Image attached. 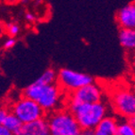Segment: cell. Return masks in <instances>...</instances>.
<instances>
[{
    "label": "cell",
    "mask_w": 135,
    "mask_h": 135,
    "mask_svg": "<svg viewBox=\"0 0 135 135\" xmlns=\"http://www.w3.org/2000/svg\"><path fill=\"white\" fill-rule=\"evenodd\" d=\"M23 95L33 99L45 113H52L64 105L66 94L57 83L41 84L34 81L23 91Z\"/></svg>",
    "instance_id": "6da1fadb"
},
{
    "label": "cell",
    "mask_w": 135,
    "mask_h": 135,
    "mask_svg": "<svg viewBox=\"0 0 135 135\" xmlns=\"http://www.w3.org/2000/svg\"><path fill=\"white\" fill-rule=\"evenodd\" d=\"M65 109L70 110L81 128H94L108 116V108L103 101L89 104H69Z\"/></svg>",
    "instance_id": "7a4b0ae2"
},
{
    "label": "cell",
    "mask_w": 135,
    "mask_h": 135,
    "mask_svg": "<svg viewBox=\"0 0 135 135\" xmlns=\"http://www.w3.org/2000/svg\"><path fill=\"white\" fill-rule=\"evenodd\" d=\"M45 117L50 135H79L82 129L73 113L65 108L49 113Z\"/></svg>",
    "instance_id": "3957f363"
},
{
    "label": "cell",
    "mask_w": 135,
    "mask_h": 135,
    "mask_svg": "<svg viewBox=\"0 0 135 135\" xmlns=\"http://www.w3.org/2000/svg\"><path fill=\"white\" fill-rule=\"evenodd\" d=\"M11 113L21 120L23 124L45 118V113L43 108L33 99L23 95L11 106Z\"/></svg>",
    "instance_id": "277c9868"
},
{
    "label": "cell",
    "mask_w": 135,
    "mask_h": 135,
    "mask_svg": "<svg viewBox=\"0 0 135 135\" xmlns=\"http://www.w3.org/2000/svg\"><path fill=\"white\" fill-rule=\"evenodd\" d=\"M110 102L115 113L128 119L135 113V91L121 87L115 90L110 97Z\"/></svg>",
    "instance_id": "5b68a950"
},
{
    "label": "cell",
    "mask_w": 135,
    "mask_h": 135,
    "mask_svg": "<svg viewBox=\"0 0 135 135\" xmlns=\"http://www.w3.org/2000/svg\"><path fill=\"white\" fill-rule=\"evenodd\" d=\"M92 82H94V79L85 73L78 72L68 68H61L58 72L57 84L66 95Z\"/></svg>",
    "instance_id": "8992f818"
},
{
    "label": "cell",
    "mask_w": 135,
    "mask_h": 135,
    "mask_svg": "<svg viewBox=\"0 0 135 135\" xmlns=\"http://www.w3.org/2000/svg\"><path fill=\"white\" fill-rule=\"evenodd\" d=\"M103 91L98 84L92 82L79 88L74 92L67 94L64 106L69 104H89L102 101Z\"/></svg>",
    "instance_id": "52a82bcc"
},
{
    "label": "cell",
    "mask_w": 135,
    "mask_h": 135,
    "mask_svg": "<svg viewBox=\"0 0 135 135\" xmlns=\"http://www.w3.org/2000/svg\"><path fill=\"white\" fill-rule=\"evenodd\" d=\"M18 135H50L46 117L23 124Z\"/></svg>",
    "instance_id": "ba28073f"
},
{
    "label": "cell",
    "mask_w": 135,
    "mask_h": 135,
    "mask_svg": "<svg viewBox=\"0 0 135 135\" xmlns=\"http://www.w3.org/2000/svg\"><path fill=\"white\" fill-rule=\"evenodd\" d=\"M116 22L121 28H135V2L129 3L118 11Z\"/></svg>",
    "instance_id": "9c48e42d"
},
{
    "label": "cell",
    "mask_w": 135,
    "mask_h": 135,
    "mask_svg": "<svg viewBox=\"0 0 135 135\" xmlns=\"http://www.w3.org/2000/svg\"><path fill=\"white\" fill-rule=\"evenodd\" d=\"M119 43L128 53L135 52V28H121L119 31Z\"/></svg>",
    "instance_id": "30bf717a"
},
{
    "label": "cell",
    "mask_w": 135,
    "mask_h": 135,
    "mask_svg": "<svg viewBox=\"0 0 135 135\" xmlns=\"http://www.w3.org/2000/svg\"><path fill=\"white\" fill-rule=\"evenodd\" d=\"M118 122L114 117L106 116L95 128L94 135H115Z\"/></svg>",
    "instance_id": "8fae6325"
},
{
    "label": "cell",
    "mask_w": 135,
    "mask_h": 135,
    "mask_svg": "<svg viewBox=\"0 0 135 135\" xmlns=\"http://www.w3.org/2000/svg\"><path fill=\"white\" fill-rule=\"evenodd\" d=\"M2 125H4L8 129L11 131L14 135H18L19 131H20L21 128L23 126V123L21 120L15 114L11 113H8V114L5 117L4 121H3Z\"/></svg>",
    "instance_id": "7c38bea8"
},
{
    "label": "cell",
    "mask_w": 135,
    "mask_h": 135,
    "mask_svg": "<svg viewBox=\"0 0 135 135\" xmlns=\"http://www.w3.org/2000/svg\"><path fill=\"white\" fill-rule=\"evenodd\" d=\"M57 79H58V72H56L52 68H48L35 80V82L41 84H55L57 83Z\"/></svg>",
    "instance_id": "4fadbf2b"
},
{
    "label": "cell",
    "mask_w": 135,
    "mask_h": 135,
    "mask_svg": "<svg viewBox=\"0 0 135 135\" xmlns=\"http://www.w3.org/2000/svg\"><path fill=\"white\" fill-rule=\"evenodd\" d=\"M115 135H135V128L128 119L118 123Z\"/></svg>",
    "instance_id": "5bb4252c"
},
{
    "label": "cell",
    "mask_w": 135,
    "mask_h": 135,
    "mask_svg": "<svg viewBox=\"0 0 135 135\" xmlns=\"http://www.w3.org/2000/svg\"><path fill=\"white\" fill-rule=\"evenodd\" d=\"M20 32V27L19 25H17L16 23H11L9 24L7 27V33L9 35V37H12L15 38Z\"/></svg>",
    "instance_id": "9a60e30c"
},
{
    "label": "cell",
    "mask_w": 135,
    "mask_h": 135,
    "mask_svg": "<svg viewBox=\"0 0 135 135\" xmlns=\"http://www.w3.org/2000/svg\"><path fill=\"white\" fill-rule=\"evenodd\" d=\"M16 45V40L12 37H9L7 40L5 41L3 44V48L6 50H9L11 48H13Z\"/></svg>",
    "instance_id": "2e32d148"
},
{
    "label": "cell",
    "mask_w": 135,
    "mask_h": 135,
    "mask_svg": "<svg viewBox=\"0 0 135 135\" xmlns=\"http://www.w3.org/2000/svg\"><path fill=\"white\" fill-rule=\"evenodd\" d=\"M8 110L6 108H3V107H0V125H2L3 121H4L5 117L8 114Z\"/></svg>",
    "instance_id": "e0dca14e"
},
{
    "label": "cell",
    "mask_w": 135,
    "mask_h": 135,
    "mask_svg": "<svg viewBox=\"0 0 135 135\" xmlns=\"http://www.w3.org/2000/svg\"><path fill=\"white\" fill-rule=\"evenodd\" d=\"M0 135H14L4 125H0Z\"/></svg>",
    "instance_id": "ac0fdd59"
},
{
    "label": "cell",
    "mask_w": 135,
    "mask_h": 135,
    "mask_svg": "<svg viewBox=\"0 0 135 135\" xmlns=\"http://www.w3.org/2000/svg\"><path fill=\"white\" fill-rule=\"evenodd\" d=\"M129 66H131V70L132 72L133 76L135 77V53H133L132 57L131 58V61H129Z\"/></svg>",
    "instance_id": "d6986e66"
},
{
    "label": "cell",
    "mask_w": 135,
    "mask_h": 135,
    "mask_svg": "<svg viewBox=\"0 0 135 135\" xmlns=\"http://www.w3.org/2000/svg\"><path fill=\"white\" fill-rule=\"evenodd\" d=\"M79 135H94V129H92V128H82Z\"/></svg>",
    "instance_id": "ffe728a7"
},
{
    "label": "cell",
    "mask_w": 135,
    "mask_h": 135,
    "mask_svg": "<svg viewBox=\"0 0 135 135\" xmlns=\"http://www.w3.org/2000/svg\"><path fill=\"white\" fill-rule=\"evenodd\" d=\"M26 20L29 23H32L35 21V16H34V14L30 13V12H27V13L26 14Z\"/></svg>",
    "instance_id": "44dd1931"
},
{
    "label": "cell",
    "mask_w": 135,
    "mask_h": 135,
    "mask_svg": "<svg viewBox=\"0 0 135 135\" xmlns=\"http://www.w3.org/2000/svg\"><path fill=\"white\" fill-rule=\"evenodd\" d=\"M128 120L129 121V123H131V124L132 125V126L135 128V113L133 115H131V116L129 117V118H128Z\"/></svg>",
    "instance_id": "7402d4cb"
},
{
    "label": "cell",
    "mask_w": 135,
    "mask_h": 135,
    "mask_svg": "<svg viewBox=\"0 0 135 135\" xmlns=\"http://www.w3.org/2000/svg\"><path fill=\"white\" fill-rule=\"evenodd\" d=\"M2 37V27H1V23H0V39Z\"/></svg>",
    "instance_id": "603a6c76"
}]
</instances>
